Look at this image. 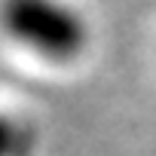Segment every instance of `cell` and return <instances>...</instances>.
<instances>
[{"instance_id": "1", "label": "cell", "mask_w": 156, "mask_h": 156, "mask_svg": "<svg viewBox=\"0 0 156 156\" xmlns=\"http://www.w3.org/2000/svg\"><path fill=\"white\" fill-rule=\"evenodd\" d=\"M0 31L52 64H70L89 46V22L67 0H0Z\"/></svg>"}, {"instance_id": "2", "label": "cell", "mask_w": 156, "mask_h": 156, "mask_svg": "<svg viewBox=\"0 0 156 156\" xmlns=\"http://www.w3.org/2000/svg\"><path fill=\"white\" fill-rule=\"evenodd\" d=\"M16 144H19V129L12 126L9 116L0 113V156H12Z\"/></svg>"}]
</instances>
